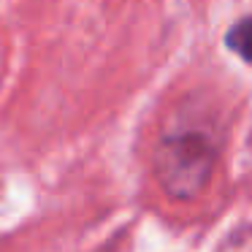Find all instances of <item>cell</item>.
I'll list each match as a JSON object with an SVG mask.
<instances>
[{
  "mask_svg": "<svg viewBox=\"0 0 252 252\" xmlns=\"http://www.w3.org/2000/svg\"><path fill=\"white\" fill-rule=\"evenodd\" d=\"M214 165V149L201 130H168L163 133L155 152L160 185L171 198L190 201L206 187Z\"/></svg>",
  "mask_w": 252,
  "mask_h": 252,
  "instance_id": "1",
  "label": "cell"
},
{
  "mask_svg": "<svg viewBox=\"0 0 252 252\" xmlns=\"http://www.w3.org/2000/svg\"><path fill=\"white\" fill-rule=\"evenodd\" d=\"M228 49H233L239 57H244L247 63H252V17L241 19L230 28V33L225 35Z\"/></svg>",
  "mask_w": 252,
  "mask_h": 252,
  "instance_id": "2",
  "label": "cell"
}]
</instances>
